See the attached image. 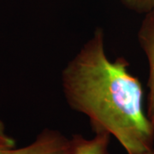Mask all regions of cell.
I'll return each instance as SVG.
<instances>
[{
    "label": "cell",
    "mask_w": 154,
    "mask_h": 154,
    "mask_svg": "<svg viewBox=\"0 0 154 154\" xmlns=\"http://www.w3.org/2000/svg\"><path fill=\"white\" fill-rule=\"evenodd\" d=\"M61 84L67 104L88 117L94 133L114 137L127 154L153 147L154 127L144 109L141 83L126 59L109 58L102 28H96L68 62Z\"/></svg>",
    "instance_id": "obj_1"
},
{
    "label": "cell",
    "mask_w": 154,
    "mask_h": 154,
    "mask_svg": "<svg viewBox=\"0 0 154 154\" xmlns=\"http://www.w3.org/2000/svg\"><path fill=\"white\" fill-rule=\"evenodd\" d=\"M74 154H110V134L106 133H94L92 138L82 134L72 135Z\"/></svg>",
    "instance_id": "obj_4"
},
{
    "label": "cell",
    "mask_w": 154,
    "mask_h": 154,
    "mask_svg": "<svg viewBox=\"0 0 154 154\" xmlns=\"http://www.w3.org/2000/svg\"><path fill=\"white\" fill-rule=\"evenodd\" d=\"M141 154H154V146L151 149V150H149L147 152H144V153Z\"/></svg>",
    "instance_id": "obj_7"
},
{
    "label": "cell",
    "mask_w": 154,
    "mask_h": 154,
    "mask_svg": "<svg viewBox=\"0 0 154 154\" xmlns=\"http://www.w3.org/2000/svg\"><path fill=\"white\" fill-rule=\"evenodd\" d=\"M4 154H74L72 138L57 129L45 128L30 144L8 150Z\"/></svg>",
    "instance_id": "obj_2"
},
{
    "label": "cell",
    "mask_w": 154,
    "mask_h": 154,
    "mask_svg": "<svg viewBox=\"0 0 154 154\" xmlns=\"http://www.w3.org/2000/svg\"><path fill=\"white\" fill-rule=\"evenodd\" d=\"M137 38L148 63L146 115L154 127V9L145 14L138 31Z\"/></svg>",
    "instance_id": "obj_3"
},
{
    "label": "cell",
    "mask_w": 154,
    "mask_h": 154,
    "mask_svg": "<svg viewBox=\"0 0 154 154\" xmlns=\"http://www.w3.org/2000/svg\"><path fill=\"white\" fill-rule=\"evenodd\" d=\"M128 9L140 14H146L154 9V0H121Z\"/></svg>",
    "instance_id": "obj_5"
},
{
    "label": "cell",
    "mask_w": 154,
    "mask_h": 154,
    "mask_svg": "<svg viewBox=\"0 0 154 154\" xmlns=\"http://www.w3.org/2000/svg\"><path fill=\"white\" fill-rule=\"evenodd\" d=\"M16 146V140L7 133L4 122L0 119V154Z\"/></svg>",
    "instance_id": "obj_6"
}]
</instances>
